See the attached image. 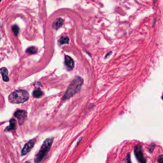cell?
Instances as JSON below:
<instances>
[{"label":"cell","instance_id":"obj_9","mask_svg":"<svg viewBox=\"0 0 163 163\" xmlns=\"http://www.w3.org/2000/svg\"><path fill=\"white\" fill-rule=\"evenodd\" d=\"M16 129V121L15 119H12L10 120V126L7 127L5 130V131H15Z\"/></svg>","mask_w":163,"mask_h":163},{"label":"cell","instance_id":"obj_10","mask_svg":"<svg viewBox=\"0 0 163 163\" xmlns=\"http://www.w3.org/2000/svg\"><path fill=\"white\" fill-rule=\"evenodd\" d=\"M64 23V21L63 19L59 18L58 19H57L56 21H55V22L53 24V28L56 29H58L59 28L61 27Z\"/></svg>","mask_w":163,"mask_h":163},{"label":"cell","instance_id":"obj_18","mask_svg":"<svg viewBox=\"0 0 163 163\" xmlns=\"http://www.w3.org/2000/svg\"><path fill=\"white\" fill-rule=\"evenodd\" d=\"M0 1H1V0H0Z\"/></svg>","mask_w":163,"mask_h":163},{"label":"cell","instance_id":"obj_3","mask_svg":"<svg viewBox=\"0 0 163 163\" xmlns=\"http://www.w3.org/2000/svg\"><path fill=\"white\" fill-rule=\"evenodd\" d=\"M53 140H54V138H51L47 139L43 142L42 146H41L40 150L38 152V153L36 155L35 159V162H40L43 161V159L47 155L49 150L51 149V147L53 143Z\"/></svg>","mask_w":163,"mask_h":163},{"label":"cell","instance_id":"obj_1","mask_svg":"<svg viewBox=\"0 0 163 163\" xmlns=\"http://www.w3.org/2000/svg\"><path fill=\"white\" fill-rule=\"evenodd\" d=\"M82 84L83 79L80 77H75L73 79V80L71 82L69 87H68L65 94H64V95L63 96V100H68L73 95H75L76 93H77L79 90H80Z\"/></svg>","mask_w":163,"mask_h":163},{"label":"cell","instance_id":"obj_16","mask_svg":"<svg viewBox=\"0 0 163 163\" xmlns=\"http://www.w3.org/2000/svg\"><path fill=\"white\" fill-rule=\"evenodd\" d=\"M128 161V162H131L130 161V154H128V155L127 156V159H126V162Z\"/></svg>","mask_w":163,"mask_h":163},{"label":"cell","instance_id":"obj_15","mask_svg":"<svg viewBox=\"0 0 163 163\" xmlns=\"http://www.w3.org/2000/svg\"><path fill=\"white\" fill-rule=\"evenodd\" d=\"M159 162H162V155H161L158 159Z\"/></svg>","mask_w":163,"mask_h":163},{"label":"cell","instance_id":"obj_13","mask_svg":"<svg viewBox=\"0 0 163 163\" xmlns=\"http://www.w3.org/2000/svg\"><path fill=\"white\" fill-rule=\"evenodd\" d=\"M26 52L29 53V54H35V53L37 52V48L35 47H31L28 48L27 50H26Z\"/></svg>","mask_w":163,"mask_h":163},{"label":"cell","instance_id":"obj_17","mask_svg":"<svg viewBox=\"0 0 163 163\" xmlns=\"http://www.w3.org/2000/svg\"><path fill=\"white\" fill-rule=\"evenodd\" d=\"M110 54H112V52H110L108 54L106 55V57H105V58H108V57H109V55H110Z\"/></svg>","mask_w":163,"mask_h":163},{"label":"cell","instance_id":"obj_5","mask_svg":"<svg viewBox=\"0 0 163 163\" xmlns=\"http://www.w3.org/2000/svg\"><path fill=\"white\" fill-rule=\"evenodd\" d=\"M135 154L136 159H138V161L140 162H146L147 161L143 157V151L142 149L141 146L137 145L135 149Z\"/></svg>","mask_w":163,"mask_h":163},{"label":"cell","instance_id":"obj_8","mask_svg":"<svg viewBox=\"0 0 163 163\" xmlns=\"http://www.w3.org/2000/svg\"><path fill=\"white\" fill-rule=\"evenodd\" d=\"M0 73H1L3 80L5 82H9V72L8 70L6 68H2L0 69Z\"/></svg>","mask_w":163,"mask_h":163},{"label":"cell","instance_id":"obj_2","mask_svg":"<svg viewBox=\"0 0 163 163\" xmlns=\"http://www.w3.org/2000/svg\"><path fill=\"white\" fill-rule=\"evenodd\" d=\"M29 98V94L24 90H18L11 93L9 100L10 103L14 104H19L28 100Z\"/></svg>","mask_w":163,"mask_h":163},{"label":"cell","instance_id":"obj_11","mask_svg":"<svg viewBox=\"0 0 163 163\" xmlns=\"http://www.w3.org/2000/svg\"><path fill=\"white\" fill-rule=\"evenodd\" d=\"M69 41H70V39L68 36H62L61 38H60L58 42H59V45L68 44L69 43Z\"/></svg>","mask_w":163,"mask_h":163},{"label":"cell","instance_id":"obj_14","mask_svg":"<svg viewBox=\"0 0 163 163\" xmlns=\"http://www.w3.org/2000/svg\"><path fill=\"white\" fill-rule=\"evenodd\" d=\"M12 31L14 33V35L16 36H18L19 33V28L17 25H14L12 26Z\"/></svg>","mask_w":163,"mask_h":163},{"label":"cell","instance_id":"obj_6","mask_svg":"<svg viewBox=\"0 0 163 163\" xmlns=\"http://www.w3.org/2000/svg\"><path fill=\"white\" fill-rule=\"evenodd\" d=\"M35 139L32 140L31 141H29L24 145V148L22 149L21 151V155H25L27 154L28 152H29L32 149V148L34 147L35 144Z\"/></svg>","mask_w":163,"mask_h":163},{"label":"cell","instance_id":"obj_7","mask_svg":"<svg viewBox=\"0 0 163 163\" xmlns=\"http://www.w3.org/2000/svg\"><path fill=\"white\" fill-rule=\"evenodd\" d=\"M64 61H65V64L68 70H71L73 69L75 63L73 59L70 58V56H65V57H64Z\"/></svg>","mask_w":163,"mask_h":163},{"label":"cell","instance_id":"obj_12","mask_svg":"<svg viewBox=\"0 0 163 163\" xmlns=\"http://www.w3.org/2000/svg\"><path fill=\"white\" fill-rule=\"evenodd\" d=\"M43 95V93L41 91V90H40V89L35 90L33 93V96L35 98H38L41 97Z\"/></svg>","mask_w":163,"mask_h":163},{"label":"cell","instance_id":"obj_4","mask_svg":"<svg viewBox=\"0 0 163 163\" xmlns=\"http://www.w3.org/2000/svg\"><path fill=\"white\" fill-rule=\"evenodd\" d=\"M14 116L18 119L19 124L22 125L26 119V117H27V112L24 110H19L14 113Z\"/></svg>","mask_w":163,"mask_h":163}]
</instances>
